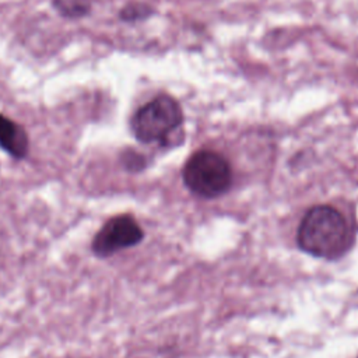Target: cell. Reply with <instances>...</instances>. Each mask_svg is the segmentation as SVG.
Listing matches in <instances>:
<instances>
[{"label":"cell","mask_w":358,"mask_h":358,"mask_svg":"<svg viewBox=\"0 0 358 358\" xmlns=\"http://www.w3.org/2000/svg\"><path fill=\"white\" fill-rule=\"evenodd\" d=\"M351 229L344 215L331 206H315L302 218L298 243L302 250L323 259H337L351 245Z\"/></svg>","instance_id":"6da1fadb"},{"label":"cell","mask_w":358,"mask_h":358,"mask_svg":"<svg viewBox=\"0 0 358 358\" xmlns=\"http://www.w3.org/2000/svg\"><path fill=\"white\" fill-rule=\"evenodd\" d=\"M183 123V110L179 102L166 94H159L131 117V131L141 143H162Z\"/></svg>","instance_id":"7a4b0ae2"},{"label":"cell","mask_w":358,"mask_h":358,"mask_svg":"<svg viewBox=\"0 0 358 358\" xmlns=\"http://www.w3.org/2000/svg\"><path fill=\"white\" fill-rule=\"evenodd\" d=\"M183 180L194 194L213 199L228 190L232 172L228 161L221 154L201 150L194 152L185 164Z\"/></svg>","instance_id":"3957f363"},{"label":"cell","mask_w":358,"mask_h":358,"mask_svg":"<svg viewBox=\"0 0 358 358\" xmlns=\"http://www.w3.org/2000/svg\"><path fill=\"white\" fill-rule=\"evenodd\" d=\"M143 236L141 227L131 215H116L101 227L94 236L91 248L98 257H108L122 249L137 245Z\"/></svg>","instance_id":"277c9868"},{"label":"cell","mask_w":358,"mask_h":358,"mask_svg":"<svg viewBox=\"0 0 358 358\" xmlns=\"http://www.w3.org/2000/svg\"><path fill=\"white\" fill-rule=\"evenodd\" d=\"M0 147L11 157L21 159L28 154L29 140L21 124L0 115Z\"/></svg>","instance_id":"5b68a950"},{"label":"cell","mask_w":358,"mask_h":358,"mask_svg":"<svg viewBox=\"0 0 358 358\" xmlns=\"http://www.w3.org/2000/svg\"><path fill=\"white\" fill-rule=\"evenodd\" d=\"M52 6L62 17L77 20L90 14L92 0H52Z\"/></svg>","instance_id":"8992f818"},{"label":"cell","mask_w":358,"mask_h":358,"mask_svg":"<svg viewBox=\"0 0 358 358\" xmlns=\"http://www.w3.org/2000/svg\"><path fill=\"white\" fill-rule=\"evenodd\" d=\"M152 8L148 6V4H144V3H129L126 4L120 13H119V17L120 20L126 21V22H133V21H143L145 18H148L151 14H152Z\"/></svg>","instance_id":"52a82bcc"},{"label":"cell","mask_w":358,"mask_h":358,"mask_svg":"<svg viewBox=\"0 0 358 358\" xmlns=\"http://www.w3.org/2000/svg\"><path fill=\"white\" fill-rule=\"evenodd\" d=\"M123 162L129 169H140L143 166V157L130 151L123 155Z\"/></svg>","instance_id":"ba28073f"}]
</instances>
